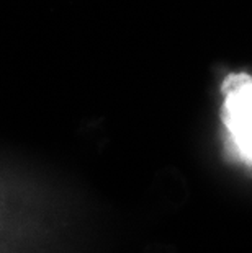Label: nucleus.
Segmentation results:
<instances>
[{
  "label": "nucleus",
  "instance_id": "obj_1",
  "mask_svg": "<svg viewBox=\"0 0 252 253\" xmlns=\"http://www.w3.org/2000/svg\"><path fill=\"white\" fill-rule=\"evenodd\" d=\"M221 91L224 95L221 120L238 152L252 164V77L248 74L228 75Z\"/></svg>",
  "mask_w": 252,
  "mask_h": 253
}]
</instances>
